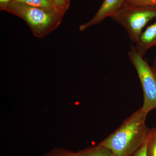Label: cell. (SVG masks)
Masks as SVG:
<instances>
[{
	"label": "cell",
	"mask_w": 156,
	"mask_h": 156,
	"mask_svg": "<svg viewBox=\"0 0 156 156\" xmlns=\"http://www.w3.org/2000/svg\"><path fill=\"white\" fill-rule=\"evenodd\" d=\"M147 115L140 108L99 144L108 148L114 156L131 155L149 136L151 129L145 124Z\"/></svg>",
	"instance_id": "1"
},
{
	"label": "cell",
	"mask_w": 156,
	"mask_h": 156,
	"mask_svg": "<svg viewBox=\"0 0 156 156\" xmlns=\"http://www.w3.org/2000/svg\"><path fill=\"white\" fill-rule=\"evenodd\" d=\"M2 11L20 17L29 26L35 37L42 38L58 28L64 15L23 4L13 2Z\"/></svg>",
	"instance_id": "2"
},
{
	"label": "cell",
	"mask_w": 156,
	"mask_h": 156,
	"mask_svg": "<svg viewBox=\"0 0 156 156\" xmlns=\"http://www.w3.org/2000/svg\"><path fill=\"white\" fill-rule=\"evenodd\" d=\"M156 18V6L131 5L125 4L122 9L111 17L122 27L130 40L136 44L143 30L152 20Z\"/></svg>",
	"instance_id": "3"
},
{
	"label": "cell",
	"mask_w": 156,
	"mask_h": 156,
	"mask_svg": "<svg viewBox=\"0 0 156 156\" xmlns=\"http://www.w3.org/2000/svg\"><path fill=\"white\" fill-rule=\"evenodd\" d=\"M129 60L137 73L142 87L144 102L141 108L148 114L156 108V77L151 66L131 45L128 52Z\"/></svg>",
	"instance_id": "4"
},
{
	"label": "cell",
	"mask_w": 156,
	"mask_h": 156,
	"mask_svg": "<svg viewBox=\"0 0 156 156\" xmlns=\"http://www.w3.org/2000/svg\"><path fill=\"white\" fill-rule=\"evenodd\" d=\"M126 2L127 0H104L97 13L92 19L80 25L79 30L83 31L102 22L108 17H113L122 9Z\"/></svg>",
	"instance_id": "5"
},
{
	"label": "cell",
	"mask_w": 156,
	"mask_h": 156,
	"mask_svg": "<svg viewBox=\"0 0 156 156\" xmlns=\"http://www.w3.org/2000/svg\"><path fill=\"white\" fill-rule=\"evenodd\" d=\"M154 46H156V22L142 32L134 47L137 53L144 57L147 51Z\"/></svg>",
	"instance_id": "6"
},
{
	"label": "cell",
	"mask_w": 156,
	"mask_h": 156,
	"mask_svg": "<svg viewBox=\"0 0 156 156\" xmlns=\"http://www.w3.org/2000/svg\"><path fill=\"white\" fill-rule=\"evenodd\" d=\"M14 2L23 3L33 7L54 11L64 15V14L58 9L53 0H14Z\"/></svg>",
	"instance_id": "7"
},
{
	"label": "cell",
	"mask_w": 156,
	"mask_h": 156,
	"mask_svg": "<svg viewBox=\"0 0 156 156\" xmlns=\"http://www.w3.org/2000/svg\"><path fill=\"white\" fill-rule=\"evenodd\" d=\"M76 154L77 156H114L110 150L99 144L96 146L80 151Z\"/></svg>",
	"instance_id": "8"
},
{
	"label": "cell",
	"mask_w": 156,
	"mask_h": 156,
	"mask_svg": "<svg viewBox=\"0 0 156 156\" xmlns=\"http://www.w3.org/2000/svg\"><path fill=\"white\" fill-rule=\"evenodd\" d=\"M147 153L148 156H156V128L151 129Z\"/></svg>",
	"instance_id": "9"
},
{
	"label": "cell",
	"mask_w": 156,
	"mask_h": 156,
	"mask_svg": "<svg viewBox=\"0 0 156 156\" xmlns=\"http://www.w3.org/2000/svg\"><path fill=\"white\" fill-rule=\"evenodd\" d=\"M127 5L142 6H156V0H127Z\"/></svg>",
	"instance_id": "10"
},
{
	"label": "cell",
	"mask_w": 156,
	"mask_h": 156,
	"mask_svg": "<svg viewBox=\"0 0 156 156\" xmlns=\"http://www.w3.org/2000/svg\"><path fill=\"white\" fill-rule=\"evenodd\" d=\"M58 9L65 14L68 10L70 4V0H53Z\"/></svg>",
	"instance_id": "11"
},
{
	"label": "cell",
	"mask_w": 156,
	"mask_h": 156,
	"mask_svg": "<svg viewBox=\"0 0 156 156\" xmlns=\"http://www.w3.org/2000/svg\"><path fill=\"white\" fill-rule=\"evenodd\" d=\"M151 133V132H150ZM150 135L148 138L145 142L143 144L142 146L138 149L136 152L130 156H148L147 153V147Z\"/></svg>",
	"instance_id": "12"
},
{
	"label": "cell",
	"mask_w": 156,
	"mask_h": 156,
	"mask_svg": "<svg viewBox=\"0 0 156 156\" xmlns=\"http://www.w3.org/2000/svg\"><path fill=\"white\" fill-rule=\"evenodd\" d=\"M47 156H77L76 153L64 150H58Z\"/></svg>",
	"instance_id": "13"
},
{
	"label": "cell",
	"mask_w": 156,
	"mask_h": 156,
	"mask_svg": "<svg viewBox=\"0 0 156 156\" xmlns=\"http://www.w3.org/2000/svg\"><path fill=\"white\" fill-rule=\"evenodd\" d=\"M14 0H0V10L2 11L7 6L12 2H14Z\"/></svg>",
	"instance_id": "14"
},
{
	"label": "cell",
	"mask_w": 156,
	"mask_h": 156,
	"mask_svg": "<svg viewBox=\"0 0 156 156\" xmlns=\"http://www.w3.org/2000/svg\"><path fill=\"white\" fill-rule=\"evenodd\" d=\"M151 67L153 72L154 74L156 77V56L154 60L152 65L151 66Z\"/></svg>",
	"instance_id": "15"
}]
</instances>
